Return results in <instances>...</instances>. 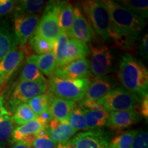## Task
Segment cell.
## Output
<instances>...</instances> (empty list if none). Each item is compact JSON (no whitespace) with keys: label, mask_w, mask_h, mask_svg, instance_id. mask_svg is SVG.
Wrapping results in <instances>:
<instances>
[{"label":"cell","mask_w":148,"mask_h":148,"mask_svg":"<svg viewBox=\"0 0 148 148\" xmlns=\"http://www.w3.org/2000/svg\"><path fill=\"white\" fill-rule=\"evenodd\" d=\"M37 136H38V133H36V134H28L27 136H25L23 137L18 143H20L23 145H25V146L28 147H32L33 146V143L36 140L37 138Z\"/></svg>","instance_id":"f35d334b"},{"label":"cell","mask_w":148,"mask_h":148,"mask_svg":"<svg viewBox=\"0 0 148 148\" xmlns=\"http://www.w3.org/2000/svg\"><path fill=\"white\" fill-rule=\"evenodd\" d=\"M37 116L27 103L18 105L14 109L12 120L16 124L21 125L36 119Z\"/></svg>","instance_id":"4316f807"},{"label":"cell","mask_w":148,"mask_h":148,"mask_svg":"<svg viewBox=\"0 0 148 148\" xmlns=\"http://www.w3.org/2000/svg\"><path fill=\"white\" fill-rule=\"evenodd\" d=\"M16 1L12 0H0V16L5 15L14 8Z\"/></svg>","instance_id":"8d00e7d4"},{"label":"cell","mask_w":148,"mask_h":148,"mask_svg":"<svg viewBox=\"0 0 148 148\" xmlns=\"http://www.w3.org/2000/svg\"><path fill=\"white\" fill-rule=\"evenodd\" d=\"M40 16L38 14L16 16L14 20V35L16 44L23 47L34 34L36 30Z\"/></svg>","instance_id":"30bf717a"},{"label":"cell","mask_w":148,"mask_h":148,"mask_svg":"<svg viewBox=\"0 0 148 148\" xmlns=\"http://www.w3.org/2000/svg\"><path fill=\"white\" fill-rule=\"evenodd\" d=\"M129 148H148V134L147 131H139L133 138Z\"/></svg>","instance_id":"e575fe53"},{"label":"cell","mask_w":148,"mask_h":148,"mask_svg":"<svg viewBox=\"0 0 148 148\" xmlns=\"http://www.w3.org/2000/svg\"><path fill=\"white\" fill-rule=\"evenodd\" d=\"M29 42L34 52L38 55L45 54L53 51V43L35 34L31 36Z\"/></svg>","instance_id":"4dcf8cb0"},{"label":"cell","mask_w":148,"mask_h":148,"mask_svg":"<svg viewBox=\"0 0 148 148\" xmlns=\"http://www.w3.org/2000/svg\"><path fill=\"white\" fill-rule=\"evenodd\" d=\"M140 113L144 117L147 119L148 117V97L147 94L142 98L140 103Z\"/></svg>","instance_id":"ab89813d"},{"label":"cell","mask_w":148,"mask_h":148,"mask_svg":"<svg viewBox=\"0 0 148 148\" xmlns=\"http://www.w3.org/2000/svg\"><path fill=\"white\" fill-rule=\"evenodd\" d=\"M14 130V122L8 115L0 118V148H3L10 140Z\"/></svg>","instance_id":"f546056e"},{"label":"cell","mask_w":148,"mask_h":148,"mask_svg":"<svg viewBox=\"0 0 148 148\" xmlns=\"http://www.w3.org/2000/svg\"><path fill=\"white\" fill-rule=\"evenodd\" d=\"M110 17V38L122 50H131L145 25L143 18L136 15L117 1H104Z\"/></svg>","instance_id":"6da1fadb"},{"label":"cell","mask_w":148,"mask_h":148,"mask_svg":"<svg viewBox=\"0 0 148 148\" xmlns=\"http://www.w3.org/2000/svg\"><path fill=\"white\" fill-rule=\"evenodd\" d=\"M16 2V16L34 14L40 12L47 4V1L43 0H23Z\"/></svg>","instance_id":"603a6c76"},{"label":"cell","mask_w":148,"mask_h":148,"mask_svg":"<svg viewBox=\"0 0 148 148\" xmlns=\"http://www.w3.org/2000/svg\"><path fill=\"white\" fill-rule=\"evenodd\" d=\"M89 54V49L84 42L69 38L67 41L66 54V64L72 61L85 58Z\"/></svg>","instance_id":"ffe728a7"},{"label":"cell","mask_w":148,"mask_h":148,"mask_svg":"<svg viewBox=\"0 0 148 148\" xmlns=\"http://www.w3.org/2000/svg\"><path fill=\"white\" fill-rule=\"evenodd\" d=\"M139 131L127 130L114 136L110 140L108 148H129L133 138Z\"/></svg>","instance_id":"f1b7e54d"},{"label":"cell","mask_w":148,"mask_h":148,"mask_svg":"<svg viewBox=\"0 0 148 148\" xmlns=\"http://www.w3.org/2000/svg\"><path fill=\"white\" fill-rule=\"evenodd\" d=\"M67 35L70 38L84 43L89 42L94 36L93 29L78 7L74 8L73 22Z\"/></svg>","instance_id":"8fae6325"},{"label":"cell","mask_w":148,"mask_h":148,"mask_svg":"<svg viewBox=\"0 0 148 148\" xmlns=\"http://www.w3.org/2000/svg\"><path fill=\"white\" fill-rule=\"evenodd\" d=\"M119 78L125 90L140 99L147 94V69L130 53L123 55L120 61Z\"/></svg>","instance_id":"7a4b0ae2"},{"label":"cell","mask_w":148,"mask_h":148,"mask_svg":"<svg viewBox=\"0 0 148 148\" xmlns=\"http://www.w3.org/2000/svg\"><path fill=\"white\" fill-rule=\"evenodd\" d=\"M47 84L35 82H19L11 92L8 100L10 108L14 110L18 105L27 103L37 95L45 93Z\"/></svg>","instance_id":"ba28073f"},{"label":"cell","mask_w":148,"mask_h":148,"mask_svg":"<svg viewBox=\"0 0 148 148\" xmlns=\"http://www.w3.org/2000/svg\"><path fill=\"white\" fill-rule=\"evenodd\" d=\"M45 127L38 119H36L14 129L11 134L10 140L12 143H18L25 136L31 134H36L41 130L45 129Z\"/></svg>","instance_id":"44dd1931"},{"label":"cell","mask_w":148,"mask_h":148,"mask_svg":"<svg viewBox=\"0 0 148 148\" xmlns=\"http://www.w3.org/2000/svg\"><path fill=\"white\" fill-rule=\"evenodd\" d=\"M142 99L123 87L112 89L99 99L103 109L110 112L136 110Z\"/></svg>","instance_id":"8992f818"},{"label":"cell","mask_w":148,"mask_h":148,"mask_svg":"<svg viewBox=\"0 0 148 148\" xmlns=\"http://www.w3.org/2000/svg\"><path fill=\"white\" fill-rule=\"evenodd\" d=\"M89 72V60L85 58L72 61L62 66L56 68L52 75L62 78L82 79L86 78Z\"/></svg>","instance_id":"7c38bea8"},{"label":"cell","mask_w":148,"mask_h":148,"mask_svg":"<svg viewBox=\"0 0 148 148\" xmlns=\"http://www.w3.org/2000/svg\"><path fill=\"white\" fill-rule=\"evenodd\" d=\"M49 110L53 118L60 121H68L69 116L75 108L74 101L61 99L56 96L49 95Z\"/></svg>","instance_id":"2e32d148"},{"label":"cell","mask_w":148,"mask_h":148,"mask_svg":"<svg viewBox=\"0 0 148 148\" xmlns=\"http://www.w3.org/2000/svg\"><path fill=\"white\" fill-rule=\"evenodd\" d=\"M5 82H5L4 79H3L2 78H1V77H0V91H1V88H2L3 84H4Z\"/></svg>","instance_id":"f6af8a7d"},{"label":"cell","mask_w":148,"mask_h":148,"mask_svg":"<svg viewBox=\"0 0 148 148\" xmlns=\"http://www.w3.org/2000/svg\"><path fill=\"white\" fill-rule=\"evenodd\" d=\"M48 136L57 144H65L77 131L73 130L68 121H60L53 118L45 127Z\"/></svg>","instance_id":"4fadbf2b"},{"label":"cell","mask_w":148,"mask_h":148,"mask_svg":"<svg viewBox=\"0 0 148 148\" xmlns=\"http://www.w3.org/2000/svg\"><path fill=\"white\" fill-rule=\"evenodd\" d=\"M81 108L84 114L87 130L100 129L101 127L106 125L110 115V112L108 111L103 108L95 110Z\"/></svg>","instance_id":"d6986e66"},{"label":"cell","mask_w":148,"mask_h":148,"mask_svg":"<svg viewBox=\"0 0 148 148\" xmlns=\"http://www.w3.org/2000/svg\"><path fill=\"white\" fill-rule=\"evenodd\" d=\"M36 119L39 121L40 123H41L42 125L46 127L47 123L53 119V116L51 115L50 111L48 109V110L44 111L43 112L38 114V115L37 116Z\"/></svg>","instance_id":"74e56055"},{"label":"cell","mask_w":148,"mask_h":148,"mask_svg":"<svg viewBox=\"0 0 148 148\" xmlns=\"http://www.w3.org/2000/svg\"><path fill=\"white\" fill-rule=\"evenodd\" d=\"M36 56L32 54L27 58L19 77V82H35L47 84V79L36 64Z\"/></svg>","instance_id":"ac0fdd59"},{"label":"cell","mask_w":148,"mask_h":148,"mask_svg":"<svg viewBox=\"0 0 148 148\" xmlns=\"http://www.w3.org/2000/svg\"><path fill=\"white\" fill-rule=\"evenodd\" d=\"M74 8L71 3L61 2L59 11V26L66 34L70 31L73 18Z\"/></svg>","instance_id":"484cf974"},{"label":"cell","mask_w":148,"mask_h":148,"mask_svg":"<svg viewBox=\"0 0 148 148\" xmlns=\"http://www.w3.org/2000/svg\"><path fill=\"white\" fill-rule=\"evenodd\" d=\"M15 46L14 33L8 27H0V60Z\"/></svg>","instance_id":"cb8c5ba5"},{"label":"cell","mask_w":148,"mask_h":148,"mask_svg":"<svg viewBox=\"0 0 148 148\" xmlns=\"http://www.w3.org/2000/svg\"><path fill=\"white\" fill-rule=\"evenodd\" d=\"M148 41V35L146 34L144 35L141 40V44H140V51H141L142 55L144 57H145L146 58H147V54H148V51H147V42Z\"/></svg>","instance_id":"60d3db41"},{"label":"cell","mask_w":148,"mask_h":148,"mask_svg":"<svg viewBox=\"0 0 148 148\" xmlns=\"http://www.w3.org/2000/svg\"><path fill=\"white\" fill-rule=\"evenodd\" d=\"M79 107L90 110H99V109L103 108L102 105L99 102V101L90 100V99H86L84 98L82 99V101H80Z\"/></svg>","instance_id":"d590c367"},{"label":"cell","mask_w":148,"mask_h":148,"mask_svg":"<svg viewBox=\"0 0 148 148\" xmlns=\"http://www.w3.org/2000/svg\"><path fill=\"white\" fill-rule=\"evenodd\" d=\"M9 148H29L27 146H25V145H23V144L20 143H16L15 145L11 146Z\"/></svg>","instance_id":"7bdbcfd3"},{"label":"cell","mask_w":148,"mask_h":148,"mask_svg":"<svg viewBox=\"0 0 148 148\" xmlns=\"http://www.w3.org/2000/svg\"><path fill=\"white\" fill-rule=\"evenodd\" d=\"M36 116L49 109V95L43 93L31 99L27 103Z\"/></svg>","instance_id":"1f68e13d"},{"label":"cell","mask_w":148,"mask_h":148,"mask_svg":"<svg viewBox=\"0 0 148 148\" xmlns=\"http://www.w3.org/2000/svg\"><path fill=\"white\" fill-rule=\"evenodd\" d=\"M69 36L64 31L61 30L60 34L53 43V53L56 58V68L66 64V45Z\"/></svg>","instance_id":"7402d4cb"},{"label":"cell","mask_w":148,"mask_h":148,"mask_svg":"<svg viewBox=\"0 0 148 148\" xmlns=\"http://www.w3.org/2000/svg\"><path fill=\"white\" fill-rule=\"evenodd\" d=\"M58 145L56 142L48 136L45 129H42L38 132V136L33 143L35 148H56Z\"/></svg>","instance_id":"836d02e7"},{"label":"cell","mask_w":148,"mask_h":148,"mask_svg":"<svg viewBox=\"0 0 148 148\" xmlns=\"http://www.w3.org/2000/svg\"><path fill=\"white\" fill-rule=\"evenodd\" d=\"M110 135L106 130L94 129L80 132L66 143L69 148H108Z\"/></svg>","instance_id":"52a82bcc"},{"label":"cell","mask_w":148,"mask_h":148,"mask_svg":"<svg viewBox=\"0 0 148 148\" xmlns=\"http://www.w3.org/2000/svg\"><path fill=\"white\" fill-rule=\"evenodd\" d=\"M36 64L42 74H45L48 77H51L56 68L53 51L45 54L36 55Z\"/></svg>","instance_id":"d4e9b609"},{"label":"cell","mask_w":148,"mask_h":148,"mask_svg":"<svg viewBox=\"0 0 148 148\" xmlns=\"http://www.w3.org/2000/svg\"><path fill=\"white\" fill-rule=\"evenodd\" d=\"M117 2L136 15L143 18H147V0H121Z\"/></svg>","instance_id":"83f0119b"},{"label":"cell","mask_w":148,"mask_h":148,"mask_svg":"<svg viewBox=\"0 0 148 148\" xmlns=\"http://www.w3.org/2000/svg\"><path fill=\"white\" fill-rule=\"evenodd\" d=\"M56 148H69V147H67L66 143H65V144L59 143V144H58V145H57V147Z\"/></svg>","instance_id":"ee69618b"},{"label":"cell","mask_w":148,"mask_h":148,"mask_svg":"<svg viewBox=\"0 0 148 148\" xmlns=\"http://www.w3.org/2000/svg\"><path fill=\"white\" fill-rule=\"evenodd\" d=\"M114 86V85L108 77H98L93 82L90 83L84 96V99L90 100H99L110 92Z\"/></svg>","instance_id":"e0dca14e"},{"label":"cell","mask_w":148,"mask_h":148,"mask_svg":"<svg viewBox=\"0 0 148 148\" xmlns=\"http://www.w3.org/2000/svg\"><path fill=\"white\" fill-rule=\"evenodd\" d=\"M5 115H8V112L5 108L3 99L0 97V118Z\"/></svg>","instance_id":"b9f144b4"},{"label":"cell","mask_w":148,"mask_h":148,"mask_svg":"<svg viewBox=\"0 0 148 148\" xmlns=\"http://www.w3.org/2000/svg\"><path fill=\"white\" fill-rule=\"evenodd\" d=\"M69 125L75 131L87 130L82 110L80 107H75L68 119Z\"/></svg>","instance_id":"d6a6232c"},{"label":"cell","mask_w":148,"mask_h":148,"mask_svg":"<svg viewBox=\"0 0 148 148\" xmlns=\"http://www.w3.org/2000/svg\"><path fill=\"white\" fill-rule=\"evenodd\" d=\"M29 148H35V147H29Z\"/></svg>","instance_id":"bcb514c9"},{"label":"cell","mask_w":148,"mask_h":148,"mask_svg":"<svg viewBox=\"0 0 148 148\" xmlns=\"http://www.w3.org/2000/svg\"><path fill=\"white\" fill-rule=\"evenodd\" d=\"M140 120V115L136 110L110 112L106 125L112 130L127 128Z\"/></svg>","instance_id":"9a60e30c"},{"label":"cell","mask_w":148,"mask_h":148,"mask_svg":"<svg viewBox=\"0 0 148 148\" xmlns=\"http://www.w3.org/2000/svg\"><path fill=\"white\" fill-rule=\"evenodd\" d=\"M25 56L22 47L15 46L0 60V77L5 82L21 63Z\"/></svg>","instance_id":"5bb4252c"},{"label":"cell","mask_w":148,"mask_h":148,"mask_svg":"<svg viewBox=\"0 0 148 148\" xmlns=\"http://www.w3.org/2000/svg\"><path fill=\"white\" fill-rule=\"evenodd\" d=\"M90 69L96 78L104 77L110 71L112 64V56L110 49L104 45L90 43Z\"/></svg>","instance_id":"9c48e42d"},{"label":"cell","mask_w":148,"mask_h":148,"mask_svg":"<svg viewBox=\"0 0 148 148\" xmlns=\"http://www.w3.org/2000/svg\"><path fill=\"white\" fill-rule=\"evenodd\" d=\"M60 5V1H50L48 3L34 34L54 43L61 31L58 19Z\"/></svg>","instance_id":"5b68a950"},{"label":"cell","mask_w":148,"mask_h":148,"mask_svg":"<svg viewBox=\"0 0 148 148\" xmlns=\"http://www.w3.org/2000/svg\"><path fill=\"white\" fill-rule=\"evenodd\" d=\"M81 8L87 16L92 29L103 39L110 38V17L108 7L104 1L88 0L81 3Z\"/></svg>","instance_id":"277c9868"},{"label":"cell","mask_w":148,"mask_h":148,"mask_svg":"<svg viewBox=\"0 0 148 148\" xmlns=\"http://www.w3.org/2000/svg\"><path fill=\"white\" fill-rule=\"evenodd\" d=\"M90 84L88 78L68 79L51 75L49 90L56 97L72 101L82 100Z\"/></svg>","instance_id":"3957f363"}]
</instances>
